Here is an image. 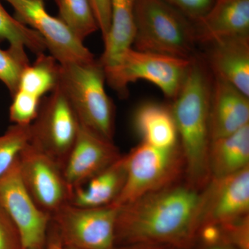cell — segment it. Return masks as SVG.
Here are the masks:
<instances>
[{
  "label": "cell",
  "mask_w": 249,
  "mask_h": 249,
  "mask_svg": "<svg viewBox=\"0 0 249 249\" xmlns=\"http://www.w3.org/2000/svg\"><path fill=\"white\" fill-rule=\"evenodd\" d=\"M201 203V191L178 181L119 207L116 247L159 244L194 249Z\"/></svg>",
  "instance_id": "obj_1"
},
{
  "label": "cell",
  "mask_w": 249,
  "mask_h": 249,
  "mask_svg": "<svg viewBox=\"0 0 249 249\" xmlns=\"http://www.w3.org/2000/svg\"><path fill=\"white\" fill-rule=\"evenodd\" d=\"M213 75L204 59H192L178 96L170 106L185 160V182L202 191L211 180L209 114Z\"/></svg>",
  "instance_id": "obj_2"
},
{
  "label": "cell",
  "mask_w": 249,
  "mask_h": 249,
  "mask_svg": "<svg viewBox=\"0 0 249 249\" xmlns=\"http://www.w3.org/2000/svg\"><path fill=\"white\" fill-rule=\"evenodd\" d=\"M135 49L191 60L197 45L194 22L163 0H136Z\"/></svg>",
  "instance_id": "obj_3"
},
{
  "label": "cell",
  "mask_w": 249,
  "mask_h": 249,
  "mask_svg": "<svg viewBox=\"0 0 249 249\" xmlns=\"http://www.w3.org/2000/svg\"><path fill=\"white\" fill-rule=\"evenodd\" d=\"M58 85L74 109L80 124L113 142L114 103L105 88L104 69L98 60L60 65Z\"/></svg>",
  "instance_id": "obj_4"
},
{
  "label": "cell",
  "mask_w": 249,
  "mask_h": 249,
  "mask_svg": "<svg viewBox=\"0 0 249 249\" xmlns=\"http://www.w3.org/2000/svg\"><path fill=\"white\" fill-rule=\"evenodd\" d=\"M124 157L125 182L112 204L117 207L178 183L184 176V157L179 143L163 148L142 142Z\"/></svg>",
  "instance_id": "obj_5"
},
{
  "label": "cell",
  "mask_w": 249,
  "mask_h": 249,
  "mask_svg": "<svg viewBox=\"0 0 249 249\" xmlns=\"http://www.w3.org/2000/svg\"><path fill=\"white\" fill-rule=\"evenodd\" d=\"M191 60L141 52L131 47L122 54L116 65L104 70L106 82L124 97L128 94L129 84L139 80H147L173 101L182 86Z\"/></svg>",
  "instance_id": "obj_6"
},
{
  "label": "cell",
  "mask_w": 249,
  "mask_h": 249,
  "mask_svg": "<svg viewBox=\"0 0 249 249\" xmlns=\"http://www.w3.org/2000/svg\"><path fill=\"white\" fill-rule=\"evenodd\" d=\"M119 207L97 208L67 204L51 218V226L62 247L75 249H115Z\"/></svg>",
  "instance_id": "obj_7"
},
{
  "label": "cell",
  "mask_w": 249,
  "mask_h": 249,
  "mask_svg": "<svg viewBox=\"0 0 249 249\" xmlns=\"http://www.w3.org/2000/svg\"><path fill=\"white\" fill-rule=\"evenodd\" d=\"M80 125L74 109L58 84L41 101L37 117L31 124L29 142L63 168Z\"/></svg>",
  "instance_id": "obj_8"
},
{
  "label": "cell",
  "mask_w": 249,
  "mask_h": 249,
  "mask_svg": "<svg viewBox=\"0 0 249 249\" xmlns=\"http://www.w3.org/2000/svg\"><path fill=\"white\" fill-rule=\"evenodd\" d=\"M14 9L16 19L40 34L47 50L60 65L86 63L95 60L85 47L59 18L47 12L45 0H5Z\"/></svg>",
  "instance_id": "obj_9"
},
{
  "label": "cell",
  "mask_w": 249,
  "mask_h": 249,
  "mask_svg": "<svg viewBox=\"0 0 249 249\" xmlns=\"http://www.w3.org/2000/svg\"><path fill=\"white\" fill-rule=\"evenodd\" d=\"M19 173L24 186L42 211L53 215L71 200V190L62 167L30 142L18 157Z\"/></svg>",
  "instance_id": "obj_10"
},
{
  "label": "cell",
  "mask_w": 249,
  "mask_h": 249,
  "mask_svg": "<svg viewBox=\"0 0 249 249\" xmlns=\"http://www.w3.org/2000/svg\"><path fill=\"white\" fill-rule=\"evenodd\" d=\"M0 207L17 227L24 249L46 247L52 219L37 206L24 186L18 158L0 177Z\"/></svg>",
  "instance_id": "obj_11"
},
{
  "label": "cell",
  "mask_w": 249,
  "mask_h": 249,
  "mask_svg": "<svg viewBox=\"0 0 249 249\" xmlns=\"http://www.w3.org/2000/svg\"><path fill=\"white\" fill-rule=\"evenodd\" d=\"M199 212V227L249 214V167L224 178H211L201 191Z\"/></svg>",
  "instance_id": "obj_12"
},
{
  "label": "cell",
  "mask_w": 249,
  "mask_h": 249,
  "mask_svg": "<svg viewBox=\"0 0 249 249\" xmlns=\"http://www.w3.org/2000/svg\"><path fill=\"white\" fill-rule=\"evenodd\" d=\"M114 142L80 124L76 142L62 171L71 191L83 186L121 157Z\"/></svg>",
  "instance_id": "obj_13"
},
{
  "label": "cell",
  "mask_w": 249,
  "mask_h": 249,
  "mask_svg": "<svg viewBox=\"0 0 249 249\" xmlns=\"http://www.w3.org/2000/svg\"><path fill=\"white\" fill-rule=\"evenodd\" d=\"M249 124V97L225 80L213 76L210 104L211 142Z\"/></svg>",
  "instance_id": "obj_14"
},
{
  "label": "cell",
  "mask_w": 249,
  "mask_h": 249,
  "mask_svg": "<svg viewBox=\"0 0 249 249\" xmlns=\"http://www.w3.org/2000/svg\"><path fill=\"white\" fill-rule=\"evenodd\" d=\"M198 43L249 36V0H215L207 14L194 22Z\"/></svg>",
  "instance_id": "obj_15"
},
{
  "label": "cell",
  "mask_w": 249,
  "mask_h": 249,
  "mask_svg": "<svg viewBox=\"0 0 249 249\" xmlns=\"http://www.w3.org/2000/svg\"><path fill=\"white\" fill-rule=\"evenodd\" d=\"M205 61L213 76L225 80L249 97V36L210 43Z\"/></svg>",
  "instance_id": "obj_16"
},
{
  "label": "cell",
  "mask_w": 249,
  "mask_h": 249,
  "mask_svg": "<svg viewBox=\"0 0 249 249\" xmlns=\"http://www.w3.org/2000/svg\"><path fill=\"white\" fill-rule=\"evenodd\" d=\"M126 179L124 155L72 191L70 204L79 207L97 208L112 204L124 188Z\"/></svg>",
  "instance_id": "obj_17"
},
{
  "label": "cell",
  "mask_w": 249,
  "mask_h": 249,
  "mask_svg": "<svg viewBox=\"0 0 249 249\" xmlns=\"http://www.w3.org/2000/svg\"><path fill=\"white\" fill-rule=\"evenodd\" d=\"M136 0H111V22L99 61L104 70L117 64L122 54L133 45Z\"/></svg>",
  "instance_id": "obj_18"
},
{
  "label": "cell",
  "mask_w": 249,
  "mask_h": 249,
  "mask_svg": "<svg viewBox=\"0 0 249 249\" xmlns=\"http://www.w3.org/2000/svg\"><path fill=\"white\" fill-rule=\"evenodd\" d=\"M133 124L142 142L163 148L178 144V129L170 107L157 103H144L134 112Z\"/></svg>",
  "instance_id": "obj_19"
},
{
  "label": "cell",
  "mask_w": 249,
  "mask_h": 249,
  "mask_svg": "<svg viewBox=\"0 0 249 249\" xmlns=\"http://www.w3.org/2000/svg\"><path fill=\"white\" fill-rule=\"evenodd\" d=\"M209 164L211 178L229 176L249 167V124L211 141Z\"/></svg>",
  "instance_id": "obj_20"
},
{
  "label": "cell",
  "mask_w": 249,
  "mask_h": 249,
  "mask_svg": "<svg viewBox=\"0 0 249 249\" xmlns=\"http://www.w3.org/2000/svg\"><path fill=\"white\" fill-rule=\"evenodd\" d=\"M60 66L52 55L39 54L34 63L23 71L18 90L42 99L58 85Z\"/></svg>",
  "instance_id": "obj_21"
},
{
  "label": "cell",
  "mask_w": 249,
  "mask_h": 249,
  "mask_svg": "<svg viewBox=\"0 0 249 249\" xmlns=\"http://www.w3.org/2000/svg\"><path fill=\"white\" fill-rule=\"evenodd\" d=\"M3 41L8 42L11 48L20 51L28 49L36 55L47 50L40 34L11 16L0 1V42Z\"/></svg>",
  "instance_id": "obj_22"
},
{
  "label": "cell",
  "mask_w": 249,
  "mask_h": 249,
  "mask_svg": "<svg viewBox=\"0 0 249 249\" xmlns=\"http://www.w3.org/2000/svg\"><path fill=\"white\" fill-rule=\"evenodd\" d=\"M58 6L59 18L80 40L98 30L89 0H55Z\"/></svg>",
  "instance_id": "obj_23"
},
{
  "label": "cell",
  "mask_w": 249,
  "mask_h": 249,
  "mask_svg": "<svg viewBox=\"0 0 249 249\" xmlns=\"http://www.w3.org/2000/svg\"><path fill=\"white\" fill-rule=\"evenodd\" d=\"M31 139V124H13L0 135V177L10 169Z\"/></svg>",
  "instance_id": "obj_24"
},
{
  "label": "cell",
  "mask_w": 249,
  "mask_h": 249,
  "mask_svg": "<svg viewBox=\"0 0 249 249\" xmlns=\"http://www.w3.org/2000/svg\"><path fill=\"white\" fill-rule=\"evenodd\" d=\"M30 65L26 51L9 47L0 49V81L4 83L11 96L17 92L23 71Z\"/></svg>",
  "instance_id": "obj_25"
},
{
  "label": "cell",
  "mask_w": 249,
  "mask_h": 249,
  "mask_svg": "<svg viewBox=\"0 0 249 249\" xmlns=\"http://www.w3.org/2000/svg\"><path fill=\"white\" fill-rule=\"evenodd\" d=\"M12 98L9 108L10 121L21 125L32 124L38 114L42 99L20 90H18Z\"/></svg>",
  "instance_id": "obj_26"
},
{
  "label": "cell",
  "mask_w": 249,
  "mask_h": 249,
  "mask_svg": "<svg viewBox=\"0 0 249 249\" xmlns=\"http://www.w3.org/2000/svg\"><path fill=\"white\" fill-rule=\"evenodd\" d=\"M219 224L222 245L249 249V214Z\"/></svg>",
  "instance_id": "obj_27"
},
{
  "label": "cell",
  "mask_w": 249,
  "mask_h": 249,
  "mask_svg": "<svg viewBox=\"0 0 249 249\" xmlns=\"http://www.w3.org/2000/svg\"><path fill=\"white\" fill-rule=\"evenodd\" d=\"M20 233L9 216L0 207V249H24Z\"/></svg>",
  "instance_id": "obj_28"
},
{
  "label": "cell",
  "mask_w": 249,
  "mask_h": 249,
  "mask_svg": "<svg viewBox=\"0 0 249 249\" xmlns=\"http://www.w3.org/2000/svg\"><path fill=\"white\" fill-rule=\"evenodd\" d=\"M193 22L207 14L215 0H163Z\"/></svg>",
  "instance_id": "obj_29"
},
{
  "label": "cell",
  "mask_w": 249,
  "mask_h": 249,
  "mask_svg": "<svg viewBox=\"0 0 249 249\" xmlns=\"http://www.w3.org/2000/svg\"><path fill=\"white\" fill-rule=\"evenodd\" d=\"M111 1V0H89L103 40L106 38L110 27Z\"/></svg>",
  "instance_id": "obj_30"
},
{
  "label": "cell",
  "mask_w": 249,
  "mask_h": 249,
  "mask_svg": "<svg viewBox=\"0 0 249 249\" xmlns=\"http://www.w3.org/2000/svg\"><path fill=\"white\" fill-rule=\"evenodd\" d=\"M115 249H182L166 245H159V244H139L123 247H116Z\"/></svg>",
  "instance_id": "obj_31"
},
{
  "label": "cell",
  "mask_w": 249,
  "mask_h": 249,
  "mask_svg": "<svg viewBox=\"0 0 249 249\" xmlns=\"http://www.w3.org/2000/svg\"><path fill=\"white\" fill-rule=\"evenodd\" d=\"M61 242L53 228L49 227L46 249H61Z\"/></svg>",
  "instance_id": "obj_32"
},
{
  "label": "cell",
  "mask_w": 249,
  "mask_h": 249,
  "mask_svg": "<svg viewBox=\"0 0 249 249\" xmlns=\"http://www.w3.org/2000/svg\"><path fill=\"white\" fill-rule=\"evenodd\" d=\"M193 249H236L230 246L224 245H217L213 246L196 245Z\"/></svg>",
  "instance_id": "obj_33"
},
{
  "label": "cell",
  "mask_w": 249,
  "mask_h": 249,
  "mask_svg": "<svg viewBox=\"0 0 249 249\" xmlns=\"http://www.w3.org/2000/svg\"><path fill=\"white\" fill-rule=\"evenodd\" d=\"M24 249H46V247H35V248H27Z\"/></svg>",
  "instance_id": "obj_34"
},
{
  "label": "cell",
  "mask_w": 249,
  "mask_h": 249,
  "mask_svg": "<svg viewBox=\"0 0 249 249\" xmlns=\"http://www.w3.org/2000/svg\"><path fill=\"white\" fill-rule=\"evenodd\" d=\"M61 249H75L68 248V247H62V246Z\"/></svg>",
  "instance_id": "obj_35"
}]
</instances>
